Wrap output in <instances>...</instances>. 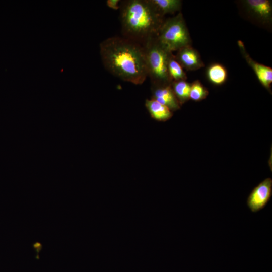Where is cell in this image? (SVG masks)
I'll use <instances>...</instances> for the list:
<instances>
[{
  "mask_svg": "<svg viewBox=\"0 0 272 272\" xmlns=\"http://www.w3.org/2000/svg\"><path fill=\"white\" fill-rule=\"evenodd\" d=\"M171 87L180 105L190 99V84L186 80L173 81Z\"/></svg>",
  "mask_w": 272,
  "mask_h": 272,
  "instance_id": "obj_13",
  "label": "cell"
},
{
  "mask_svg": "<svg viewBox=\"0 0 272 272\" xmlns=\"http://www.w3.org/2000/svg\"><path fill=\"white\" fill-rule=\"evenodd\" d=\"M157 38L172 52L191 46L190 33L181 13L164 20Z\"/></svg>",
  "mask_w": 272,
  "mask_h": 272,
  "instance_id": "obj_4",
  "label": "cell"
},
{
  "mask_svg": "<svg viewBox=\"0 0 272 272\" xmlns=\"http://www.w3.org/2000/svg\"><path fill=\"white\" fill-rule=\"evenodd\" d=\"M238 45L244 58L254 71L259 82L265 89L270 91L272 69L253 60L247 53L244 44L241 41H238Z\"/></svg>",
  "mask_w": 272,
  "mask_h": 272,
  "instance_id": "obj_7",
  "label": "cell"
},
{
  "mask_svg": "<svg viewBox=\"0 0 272 272\" xmlns=\"http://www.w3.org/2000/svg\"><path fill=\"white\" fill-rule=\"evenodd\" d=\"M32 248L36 252V258L38 259L39 258V252L43 248V245L42 243L39 241H36L32 244Z\"/></svg>",
  "mask_w": 272,
  "mask_h": 272,
  "instance_id": "obj_16",
  "label": "cell"
},
{
  "mask_svg": "<svg viewBox=\"0 0 272 272\" xmlns=\"http://www.w3.org/2000/svg\"><path fill=\"white\" fill-rule=\"evenodd\" d=\"M271 195L272 179L267 178L252 189L247 198V206L251 212H258L265 208Z\"/></svg>",
  "mask_w": 272,
  "mask_h": 272,
  "instance_id": "obj_5",
  "label": "cell"
},
{
  "mask_svg": "<svg viewBox=\"0 0 272 272\" xmlns=\"http://www.w3.org/2000/svg\"><path fill=\"white\" fill-rule=\"evenodd\" d=\"M207 77L212 84L220 85L224 84L227 79V71L221 64L213 63L207 70Z\"/></svg>",
  "mask_w": 272,
  "mask_h": 272,
  "instance_id": "obj_11",
  "label": "cell"
},
{
  "mask_svg": "<svg viewBox=\"0 0 272 272\" xmlns=\"http://www.w3.org/2000/svg\"><path fill=\"white\" fill-rule=\"evenodd\" d=\"M158 11L163 16L167 14H174L181 8L180 0H151Z\"/></svg>",
  "mask_w": 272,
  "mask_h": 272,
  "instance_id": "obj_12",
  "label": "cell"
},
{
  "mask_svg": "<svg viewBox=\"0 0 272 272\" xmlns=\"http://www.w3.org/2000/svg\"><path fill=\"white\" fill-rule=\"evenodd\" d=\"M100 53L105 68L119 79L141 85L148 77L141 45L123 37H111L100 43Z\"/></svg>",
  "mask_w": 272,
  "mask_h": 272,
  "instance_id": "obj_1",
  "label": "cell"
},
{
  "mask_svg": "<svg viewBox=\"0 0 272 272\" xmlns=\"http://www.w3.org/2000/svg\"><path fill=\"white\" fill-rule=\"evenodd\" d=\"M143 46L147 72L152 86L171 84L168 72L169 59L172 54L158 39L157 36Z\"/></svg>",
  "mask_w": 272,
  "mask_h": 272,
  "instance_id": "obj_3",
  "label": "cell"
},
{
  "mask_svg": "<svg viewBox=\"0 0 272 272\" xmlns=\"http://www.w3.org/2000/svg\"><path fill=\"white\" fill-rule=\"evenodd\" d=\"M208 93V90L199 80H195L190 84V99L201 101L207 97Z\"/></svg>",
  "mask_w": 272,
  "mask_h": 272,
  "instance_id": "obj_15",
  "label": "cell"
},
{
  "mask_svg": "<svg viewBox=\"0 0 272 272\" xmlns=\"http://www.w3.org/2000/svg\"><path fill=\"white\" fill-rule=\"evenodd\" d=\"M151 98L167 106L171 111L180 108L181 105L173 92L171 84L151 86Z\"/></svg>",
  "mask_w": 272,
  "mask_h": 272,
  "instance_id": "obj_8",
  "label": "cell"
},
{
  "mask_svg": "<svg viewBox=\"0 0 272 272\" xmlns=\"http://www.w3.org/2000/svg\"><path fill=\"white\" fill-rule=\"evenodd\" d=\"M145 106L151 117L158 121H166L173 116L172 111L169 108L154 99H147Z\"/></svg>",
  "mask_w": 272,
  "mask_h": 272,
  "instance_id": "obj_10",
  "label": "cell"
},
{
  "mask_svg": "<svg viewBox=\"0 0 272 272\" xmlns=\"http://www.w3.org/2000/svg\"><path fill=\"white\" fill-rule=\"evenodd\" d=\"M123 37L141 46L158 36L164 16L151 0H125L120 4Z\"/></svg>",
  "mask_w": 272,
  "mask_h": 272,
  "instance_id": "obj_2",
  "label": "cell"
},
{
  "mask_svg": "<svg viewBox=\"0 0 272 272\" xmlns=\"http://www.w3.org/2000/svg\"><path fill=\"white\" fill-rule=\"evenodd\" d=\"M168 72L171 82L186 80L187 76L182 67L175 59L173 53L170 56L168 63Z\"/></svg>",
  "mask_w": 272,
  "mask_h": 272,
  "instance_id": "obj_14",
  "label": "cell"
},
{
  "mask_svg": "<svg viewBox=\"0 0 272 272\" xmlns=\"http://www.w3.org/2000/svg\"><path fill=\"white\" fill-rule=\"evenodd\" d=\"M120 2L119 0H107L106 1V5L109 8L117 10L119 9L120 6L119 3Z\"/></svg>",
  "mask_w": 272,
  "mask_h": 272,
  "instance_id": "obj_17",
  "label": "cell"
},
{
  "mask_svg": "<svg viewBox=\"0 0 272 272\" xmlns=\"http://www.w3.org/2000/svg\"><path fill=\"white\" fill-rule=\"evenodd\" d=\"M245 5L249 13L262 22H270L272 17V4L269 0H246Z\"/></svg>",
  "mask_w": 272,
  "mask_h": 272,
  "instance_id": "obj_9",
  "label": "cell"
},
{
  "mask_svg": "<svg viewBox=\"0 0 272 272\" xmlns=\"http://www.w3.org/2000/svg\"><path fill=\"white\" fill-rule=\"evenodd\" d=\"M177 51L175 58L183 69L195 71L204 66L199 53L191 46L183 47Z\"/></svg>",
  "mask_w": 272,
  "mask_h": 272,
  "instance_id": "obj_6",
  "label": "cell"
}]
</instances>
